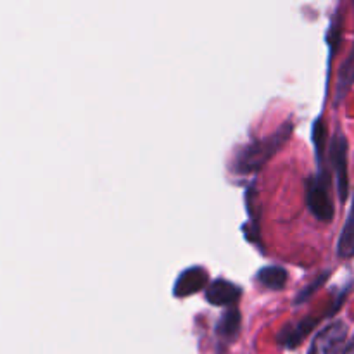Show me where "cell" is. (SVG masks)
<instances>
[{
    "label": "cell",
    "instance_id": "6da1fadb",
    "mask_svg": "<svg viewBox=\"0 0 354 354\" xmlns=\"http://www.w3.org/2000/svg\"><path fill=\"white\" fill-rule=\"evenodd\" d=\"M292 130V120H287L266 137L256 138V140L245 144L235 154L232 169L239 175H249V173L259 171L289 142Z\"/></svg>",
    "mask_w": 354,
    "mask_h": 354
},
{
    "label": "cell",
    "instance_id": "7a4b0ae2",
    "mask_svg": "<svg viewBox=\"0 0 354 354\" xmlns=\"http://www.w3.org/2000/svg\"><path fill=\"white\" fill-rule=\"evenodd\" d=\"M332 176L328 169L318 168L315 175L306 180V204L315 218L322 223H330L335 218L334 201L330 194Z\"/></svg>",
    "mask_w": 354,
    "mask_h": 354
},
{
    "label": "cell",
    "instance_id": "3957f363",
    "mask_svg": "<svg viewBox=\"0 0 354 354\" xmlns=\"http://www.w3.org/2000/svg\"><path fill=\"white\" fill-rule=\"evenodd\" d=\"M328 162H330V173L335 178V189H337L339 201L342 204L348 201L349 196V142L341 128L334 131L328 142Z\"/></svg>",
    "mask_w": 354,
    "mask_h": 354
},
{
    "label": "cell",
    "instance_id": "277c9868",
    "mask_svg": "<svg viewBox=\"0 0 354 354\" xmlns=\"http://www.w3.org/2000/svg\"><path fill=\"white\" fill-rule=\"evenodd\" d=\"M348 334L349 327L344 320L330 322L315 335L308 354H342Z\"/></svg>",
    "mask_w": 354,
    "mask_h": 354
},
{
    "label": "cell",
    "instance_id": "5b68a950",
    "mask_svg": "<svg viewBox=\"0 0 354 354\" xmlns=\"http://www.w3.org/2000/svg\"><path fill=\"white\" fill-rule=\"evenodd\" d=\"M206 301L216 308H234L242 297V287L227 279H216L206 287Z\"/></svg>",
    "mask_w": 354,
    "mask_h": 354
},
{
    "label": "cell",
    "instance_id": "8992f818",
    "mask_svg": "<svg viewBox=\"0 0 354 354\" xmlns=\"http://www.w3.org/2000/svg\"><path fill=\"white\" fill-rule=\"evenodd\" d=\"M320 320L322 318L306 317L301 318L299 322H294V324H287L277 335V342L286 349H296L310 335V332L317 327Z\"/></svg>",
    "mask_w": 354,
    "mask_h": 354
},
{
    "label": "cell",
    "instance_id": "52a82bcc",
    "mask_svg": "<svg viewBox=\"0 0 354 354\" xmlns=\"http://www.w3.org/2000/svg\"><path fill=\"white\" fill-rule=\"evenodd\" d=\"M207 283V272L201 266H192V268L185 270V272L180 273V277L176 279L175 287H173V294L176 297H185L190 294H196L199 290L206 289Z\"/></svg>",
    "mask_w": 354,
    "mask_h": 354
},
{
    "label": "cell",
    "instance_id": "ba28073f",
    "mask_svg": "<svg viewBox=\"0 0 354 354\" xmlns=\"http://www.w3.org/2000/svg\"><path fill=\"white\" fill-rule=\"evenodd\" d=\"M241 325L242 315L237 306L225 310L216 325V335L221 341V344H230V342H234L237 339L239 332H241Z\"/></svg>",
    "mask_w": 354,
    "mask_h": 354
},
{
    "label": "cell",
    "instance_id": "9c48e42d",
    "mask_svg": "<svg viewBox=\"0 0 354 354\" xmlns=\"http://www.w3.org/2000/svg\"><path fill=\"white\" fill-rule=\"evenodd\" d=\"M289 280V273L283 266L279 265H268L263 266L258 273H256V282L261 283L265 289L270 290H282L287 286Z\"/></svg>",
    "mask_w": 354,
    "mask_h": 354
},
{
    "label": "cell",
    "instance_id": "30bf717a",
    "mask_svg": "<svg viewBox=\"0 0 354 354\" xmlns=\"http://www.w3.org/2000/svg\"><path fill=\"white\" fill-rule=\"evenodd\" d=\"M337 256L341 259L354 258V197L351 203V209H349L344 227H342L341 235H339Z\"/></svg>",
    "mask_w": 354,
    "mask_h": 354
},
{
    "label": "cell",
    "instance_id": "8fae6325",
    "mask_svg": "<svg viewBox=\"0 0 354 354\" xmlns=\"http://www.w3.org/2000/svg\"><path fill=\"white\" fill-rule=\"evenodd\" d=\"M354 83V44L351 52H349L348 59L342 64L341 75H339V85H337V100L342 99L348 88Z\"/></svg>",
    "mask_w": 354,
    "mask_h": 354
},
{
    "label": "cell",
    "instance_id": "7c38bea8",
    "mask_svg": "<svg viewBox=\"0 0 354 354\" xmlns=\"http://www.w3.org/2000/svg\"><path fill=\"white\" fill-rule=\"evenodd\" d=\"M327 277H328V272H324V273H322V275H318L317 279H315L313 282L310 283V286H306L303 290H301L299 294H297V297H296V301H294V303L301 304V303H303V301L310 299V297L315 294V290H318L322 286H324L325 282H327Z\"/></svg>",
    "mask_w": 354,
    "mask_h": 354
},
{
    "label": "cell",
    "instance_id": "4fadbf2b",
    "mask_svg": "<svg viewBox=\"0 0 354 354\" xmlns=\"http://www.w3.org/2000/svg\"><path fill=\"white\" fill-rule=\"evenodd\" d=\"M342 354H354V332H353L351 339H349V342L346 344V348H344V351H342Z\"/></svg>",
    "mask_w": 354,
    "mask_h": 354
}]
</instances>
